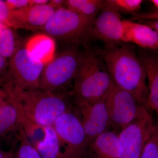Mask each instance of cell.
<instances>
[{"mask_svg": "<svg viewBox=\"0 0 158 158\" xmlns=\"http://www.w3.org/2000/svg\"><path fill=\"white\" fill-rule=\"evenodd\" d=\"M4 87L6 97L17 109L29 138L34 137L38 129L53 126L57 118L75 108L74 100L64 93L21 90L9 81Z\"/></svg>", "mask_w": 158, "mask_h": 158, "instance_id": "obj_1", "label": "cell"}, {"mask_svg": "<svg viewBox=\"0 0 158 158\" xmlns=\"http://www.w3.org/2000/svg\"><path fill=\"white\" fill-rule=\"evenodd\" d=\"M113 84L128 91L140 104L151 111L146 70L139 57L127 43H123L100 52Z\"/></svg>", "mask_w": 158, "mask_h": 158, "instance_id": "obj_2", "label": "cell"}, {"mask_svg": "<svg viewBox=\"0 0 158 158\" xmlns=\"http://www.w3.org/2000/svg\"><path fill=\"white\" fill-rule=\"evenodd\" d=\"M73 82L75 106L103 98L113 85L104 62L88 46L85 47L81 65Z\"/></svg>", "mask_w": 158, "mask_h": 158, "instance_id": "obj_3", "label": "cell"}, {"mask_svg": "<svg viewBox=\"0 0 158 158\" xmlns=\"http://www.w3.org/2000/svg\"><path fill=\"white\" fill-rule=\"evenodd\" d=\"M94 20L61 7L40 30L52 39L82 44L85 48L88 46Z\"/></svg>", "mask_w": 158, "mask_h": 158, "instance_id": "obj_4", "label": "cell"}, {"mask_svg": "<svg viewBox=\"0 0 158 158\" xmlns=\"http://www.w3.org/2000/svg\"><path fill=\"white\" fill-rule=\"evenodd\" d=\"M84 53L73 46L54 57L46 64L38 89L57 91L73 81L81 65Z\"/></svg>", "mask_w": 158, "mask_h": 158, "instance_id": "obj_5", "label": "cell"}, {"mask_svg": "<svg viewBox=\"0 0 158 158\" xmlns=\"http://www.w3.org/2000/svg\"><path fill=\"white\" fill-rule=\"evenodd\" d=\"M46 63L35 56L26 44L17 40L16 48L9 62V82L23 90L38 89Z\"/></svg>", "mask_w": 158, "mask_h": 158, "instance_id": "obj_6", "label": "cell"}, {"mask_svg": "<svg viewBox=\"0 0 158 158\" xmlns=\"http://www.w3.org/2000/svg\"><path fill=\"white\" fill-rule=\"evenodd\" d=\"M53 127L59 138L62 158H86L88 139L75 109L57 118Z\"/></svg>", "mask_w": 158, "mask_h": 158, "instance_id": "obj_7", "label": "cell"}, {"mask_svg": "<svg viewBox=\"0 0 158 158\" xmlns=\"http://www.w3.org/2000/svg\"><path fill=\"white\" fill-rule=\"evenodd\" d=\"M105 102L112 127L118 133L136 118L150 111L140 104L131 94L113 83L105 97Z\"/></svg>", "mask_w": 158, "mask_h": 158, "instance_id": "obj_8", "label": "cell"}, {"mask_svg": "<svg viewBox=\"0 0 158 158\" xmlns=\"http://www.w3.org/2000/svg\"><path fill=\"white\" fill-rule=\"evenodd\" d=\"M154 123L151 113L148 111L119 132L118 137L122 148L120 158H141Z\"/></svg>", "mask_w": 158, "mask_h": 158, "instance_id": "obj_9", "label": "cell"}, {"mask_svg": "<svg viewBox=\"0 0 158 158\" xmlns=\"http://www.w3.org/2000/svg\"><path fill=\"white\" fill-rule=\"evenodd\" d=\"M94 21L90 34L91 38L103 41L106 48L124 43V25L120 12L106 4Z\"/></svg>", "mask_w": 158, "mask_h": 158, "instance_id": "obj_10", "label": "cell"}, {"mask_svg": "<svg viewBox=\"0 0 158 158\" xmlns=\"http://www.w3.org/2000/svg\"><path fill=\"white\" fill-rule=\"evenodd\" d=\"M75 111L81 122L88 142L112 127L105 97L89 103L75 106Z\"/></svg>", "mask_w": 158, "mask_h": 158, "instance_id": "obj_11", "label": "cell"}, {"mask_svg": "<svg viewBox=\"0 0 158 158\" xmlns=\"http://www.w3.org/2000/svg\"><path fill=\"white\" fill-rule=\"evenodd\" d=\"M58 9L49 3L44 5H32L22 11H14L15 28L40 30Z\"/></svg>", "mask_w": 158, "mask_h": 158, "instance_id": "obj_12", "label": "cell"}, {"mask_svg": "<svg viewBox=\"0 0 158 158\" xmlns=\"http://www.w3.org/2000/svg\"><path fill=\"white\" fill-rule=\"evenodd\" d=\"M116 131L101 134L88 142L86 158H120L122 148Z\"/></svg>", "mask_w": 158, "mask_h": 158, "instance_id": "obj_13", "label": "cell"}, {"mask_svg": "<svg viewBox=\"0 0 158 158\" xmlns=\"http://www.w3.org/2000/svg\"><path fill=\"white\" fill-rule=\"evenodd\" d=\"M23 129L17 109L8 98L2 97L0 105V141L13 138L19 143Z\"/></svg>", "mask_w": 158, "mask_h": 158, "instance_id": "obj_14", "label": "cell"}, {"mask_svg": "<svg viewBox=\"0 0 158 158\" xmlns=\"http://www.w3.org/2000/svg\"><path fill=\"white\" fill-rule=\"evenodd\" d=\"M123 25L124 43H133L143 48H158V33L152 28L130 20H123Z\"/></svg>", "mask_w": 158, "mask_h": 158, "instance_id": "obj_15", "label": "cell"}, {"mask_svg": "<svg viewBox=\"0 0 158 158\" xmlns=\"http://www.w3.org/2000/svg\"><path fill=\"white\" fill-rule=\"evenodd\" d=\"M138 57L146 70L148 81V104L158 118V55L141 50Z\"/></svg>", "mask_w": 158, "mask_h": 158, "instance_id": "obj_16", "label": "cell"}, {"mask_svg": "<svg viewBox=\"0 0 158 158\" xmlns=\"http://www.w3.org/2000/svg\"><path fill=\"white\" fill-rule=\"evenodd\" d=\"M26 45L33 55L46 64L54 58L56 48L54 40L45 34L34 36Z\"/></svg>", "mask_w": 158, "mask_h": 158, "instance_id": "obj_17", "label": "cell"}, {"mask_svg": "<svg viewBox=\"0 0 158 158\" xmlns=\"http://www.w3.org/2000/svg\"><path fill=\"white\" fill-rule=\"evenodd\" d=\"M34 147L42 158H62L59 138L53 126L44 127L43 138Z\"/></svg>", "mask_w": 158, "mask_h": 158, "instance_id": "obj_18", "label": "cell"}, {"mask_svg": "<svg viewBox=\"0 0 158 158\" xmlns=\"http://www.w3.org/2000/svg\"><path fill=\"white\" fill-rule=\"evenodd\" d=\"M106 2L103 0H67L65 7L82 16L94 20L99 11L104 7Z\"/></svg>", "mask_w": 158, "mask_h": 158, "instance_id": "obj_19", "label": "cell"}, {"mask_svg": "<svg viewBox=\"0 0 158 158\" xmlns=\"http://www.w3.org/2000/svg\"><path fill=\"white\" fill-rule=\"evenodd\" d=\"M16 43L14 32L6 26L0 34V54L6 59H10L15 51Z\"/></svg>", "mask_w": 158, "mask_h": 158, "instance_id": "obj_20", "label": "cell"}, {"mask_svg": "<svg viewBox=\"0 0 158 158\" xmlns=\"http://www.w3.org/2000/svg\"><path fill=\"white\" fill-rule=\"evenodd\" d=\"M17 158H42L29 140L24 128L22 131L19 141Z\"/></svg>", "mask_w": 158, "mask_h": 158, "instance_id": "obj_21", "label": "cell"}, {"mask_svg": "<svg viewBox=\"0 0 158 158\" xmlns=\"http://www.w3.org/2000/svg\"><path fill=\"white\" fill-rule=\"evenodd\" d=\"M141 158H158V120L154 122L151 134L143 148Z\"/></svg>", "mask_w": 158, "mask_h": 158, "instance_id": "obj_22", "label": "cell"}, {"mask_svg": "<svg viewBox=\"0 0 158 158\" xmlns=\"http://www.w3.org/2000/svg\"><path fill=\"white\" fill-rule=\"evenodd\" d=\"M107 5L120 12L133 13L141 8L143 1L141 0H108Z\"/></svg>", "mask_w": 158, "mask_h": 158, "instance_id": "obj_23", "label": "cell"}, {"mask_svg": "<svg viewBox=\"0 0 158 158\" xmlns=\"http://www.w3.org/2000/svg\"><path fill=\"white\" fill-rule=\"evenodd\" d=\"M15 15L10 10L6 1L0 0V23L10 28L15 27Z\"/></svg>", "mask_w": 158, "mask_h": 158, "instance_id": "obj_24", "label": "cell"}, {"mask_svg": "<svg viewBox=\"0 0 158 158\" xmlns=\"http://www.w3.org/2000/svg\"><path fill=\"white\" fill-rule=\"evenodd\" d=\"M6 4L12 11H22L30 6V0H7Z\"/></svg>", "mask_w": 158, "mask_h": 158, "instance_id": "obj_25", "label": "cell"}, {"mask_svg": "<svg viewBox=\"0 0 158 158\" xmlns=\"http://www.w3.org/2000/svg\"><path fill=\"white\" fill-rule=\"evenodd\" d=\"M158 20V11L154 12H144V13H135L133 14L130 21L152 20Z\"/></svg>", "mask_w": 158, "mask_h": 158, "instance_id": "obj_26", "label": "cell"}, {"mask_svg": "<svg viewBox=\"0 0 158 158\" xmlns=\"http://www.w3.org/2000/svg\"><path fill=\"white\" fill-rule=\"evenodd\" d=\"M141 22V23H144L143 24L152 28L158 33V20L140 21V22Z\"/></svg>", "mask_w": 158, "mask_h": 158, "instance_id": "obj_27", "label": "cell"}, {"mask_svg": "<svg viewBox=\"0 0 158 158\" xmlns=\"http://www.w3.org/2000/svg\"><path fill=\"white\" fill-rule=\"evenodd\" d=\"M49 4L56 9L61 7H65V1L64 0H51L49 1Z\"/></svg>", "mask_w": 158, "mask_h": 158, "instance_id": "obj_28", "label": "cell"}, {"mask_svg": "<svg viewBox=\"0 0 158 158\" xmlns=\"http://www.w3.org/2000/svg\"><path fill=\"white\" fill-rule=\"evenodd\" d=\"M9 62H7V59L0 54V70H2L8 65Z\"/></svg>", "mask_w": 158, "mask_h": 158, "instance_id": "obj_29", "label": "cell"}, {"mask_svg": "<svg viewBox=\"0 0 158 158\" xmlns=\"http://www.w3.org/2000/svg\"><path fill=\"white\" fill-rule=\"evenodd\" d=\"M48 0H30V6L32 5H41L49 3Z\"/></svg>", "mask_w": 158, "mask_h": 158, "instance_id": "obj_30", "label": "cell"}, {"mask_svg": "<svg viewBox=\"0 0 158 158\" xmlns=\"http://www.w3.org/2000/svg\"><path fill=\"white\" fill-rule=\"evenodd\" d=\"M0 158H10V154L3 152L0 150Z\"/></svg>", "mask_w": 158, "mask_h": 158, "instance_id": "obj_31", "label": "cell"}, {"mask_svg": "<svg viewBox=\"0 0 158 158\" xmlns=\"http://www.w3.org/2000/svg\"><path fill=\"white\" fill-rule=\"evenodd\" d=\"M6 26L4 25L2 23H0V34H1V32L2 31L3 29L6 27Z\"/></svg>", "mask_w": 158, "mask_h": 158, "instance_id": "obj_32", "label": "cell"}, {"mask_svg": "<svg viewBox=\"0 0 158 158\" xmlns=\"http://www.w3.org/2000/svg\"><path fill=\"white\" fill-rule=\"evenodd\" d=\"M3 96H2V94H0V105H1V102H2V99Z\"/></svg>", "mask_w": 158, "mask_h": 158, "instance_id": "obj_33", "label": "cell"}]
</instances>
